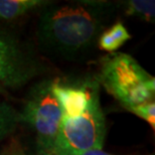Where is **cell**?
Masks as SVG:
<instances>
[{"label":"cell","instance_id":"30bf717a","mask_svg":"<svg viewBox=\"0 0 155 155\" xmlns=\"http://www.w3.org/2000/svg\"><path fill=\"white\" fill-rule=\"evenodd\" d=\"M155 2L150 0H128L124 2L125 12L128 15L138 17L145 21H153Z\"/></svg>","mask_w":155,"mask_h":155},{"label":"cell","instance_id":"277c9868","mask_svg":"<svg viewBox=\"0 0 155 155\" xmlns=\"http://www.w3.org/2000/svg\"><path fill=\"white\" fill-rule=\"evenodd\" d=\"M52 80L35 86L19 112L20 123L28 125L36 135L38 155H45L54 148L63 112L51 91Z\"/></svg>","mask_w":155,"mask_h":155},{"label":"cell","instance_id":"4fadbf2b","mask_svg":"<svg viewBox=\"0 0 155 155\" xmlns=\"http://www.w3.org/2000/svg\"><path fill=\"white\" fill-rule=\"evenodd\" d=\"M80 155H115V154L105 152V151L100 149V150H91V151H88V152H85V153L80 154Z\"/></svg>","mask_w":155,"mask_h":155},{"label":"cell","instance_id":"9c48e42d","mask_svg":"<svg viewBox=\"0 0 155 155\" xmlns=\"http://www.w3.org/2000/svg\"><path fill=\"white\" fill-rule=\"evenodd\" d=\"M19 124V111L7 103H0V141L9 137Z\"/></svg>","mask_w":155,"mask_h":155},{"label":"cell","instance_id":"8fae6325","mask_svg":"<svg viewBox=\"0 0 155 155\" xmlns=\"http://www.w3.org/2000/svg\"><path fill=\"white\" fill-rule=\"evenodd\" d=\"M127 111L135 114L136 116L143 119L154 129L155 128V103L154 101H149L143 104L129 108Z\"/></svg>","mask_w":155,"mask_h":155},{"label":"cell","instance_id":"9a60e30c","mask_svg":"<svg viewBox=\"0 0 155 155\" xmlns=\"http://www.w3.org/2000/svg\"><path fill=\"white\" fill-rule=\"evenodd\" d=\"M0 93H3V92H2V91H1V90H0Z\"/></svg>","mask_w":155,"mask_h":155},{"label":"cell","instance_id":"5bb4252c","mask_svg":"<svg viewBox=\"0 0 155 155\" xmlns=\"http://www.w3.org/2000/svg\"><path fill=\"white\" fill-rule=\"evenodd\" d=\"M45 155H68L66 153H64L63 151H61V150H58L57 148H54L51 151H49V152L48 153H45Z\"/></svg>","mask_w":155,"mask_h":155},{"label":"cell","instance_id":"ba28073f","mask_svg":"<svg viewBox=\"0 0 155 155\" xmlns=\"http://www.w3.org/2000/svg\"><path fill=\"white\" fill-rule=\"evenodd\" d=\"M48 3L42 0H0V18L15 19L36 8L43 7Z\"/></svg>","mask_w":155,"mask_h":155},{"label":"cell","instance_id":"6da1fadb","mask_svg":"<svg viewBox=\"0 0 155 155\" xmlns=\"http://www.w3.org/2000/svg\"><path fill=\"white\" fill-rule=\"evenodd\" d=\"M48 3L40 13L38 38L45 48L66 55L88 49L112 13V3L106 1Z\"/></svg>","mask_w":155,"mask_h":155},{"label":"cell","instance_id":"8992f818","mask_svg":"<svg viewBox=\"0 0 155 155\" xmlns=\"http://www.w3.org/2000/svg\"><path fill=\"white\" fill-rule=\"evenodd\" d=\"M99 89L97 82H86L82 85H71L52 80L51 91L60 105L63 116L76 118L88 109L92 96Z\"/></svg>","mask_w":155,"mask_h":155},{"label":"cell","instance_id":"7a4b0ae2","mask_svg":"<svg viewBox=\"0 0 155 155\" xmlns=\"http://www.w3.org/2000/svg\"><path fill=\"white\" fill-rule=\"evenodd\" d=\"M97 80L126 110L153 101L154 77L127 54L113 52L105 57Z\"/></svg>","mask_w":155,"mask_h":155},{"label":"cell","instance_id":"3957f363","mask_svg":"<svg viewBox=\"0 0 155 155\" xmlns=\"http://www.w3.org/2000/svg\"><path fill=\"white\" fill-rule=\"evenodd\" d=\"M106 132V119L100 105L98 89L85 113L76 118L63 116L54 148L68 155L100 150L104 146Z\"/></svg>","mask_w":155,"mask_h":155},{"label":"cell","instance_id":"52a82bcc","mask_svg":"<svg viewBox=\"0 0 155 155\" xmlns=\"http://www.w3.org/2000/svg\"><path fill=\"white\" fill-rule=\"evenodd\" d=\"M130 38L131 35L126 26L122 22L118 21L101 32L98 38V46L102 51L113 54Z\"/></svg>","mask_w":155,"mask_h":155},{"label":"cell","instance_id":"7c38bea8","mask_svg":"<svg viewBox=\"0 0 155 155\" xmlns=\"http://www.w3.org/2000/svg\"><path fill=\"white\" fill-rule=\"evenodd\" d=\"M0 155H27L24 149L17 142H11L0 151Z\"/></svg>","mask_w":155,"mask_h":155},{"label":"cell","instance_id":"5b68a950","mask_svg":"<svg viewBox=\"0 0 155 155\" xmlns=\"http://www.w3.org/2000/svg\"><path fill=\"white\" fill-rule=\"evenodd\" d=\"M35 74V68L19 45L0 32V90L24 86Z\"/></svg>","mask_w":155,"mask_h":155}]
</instances>
